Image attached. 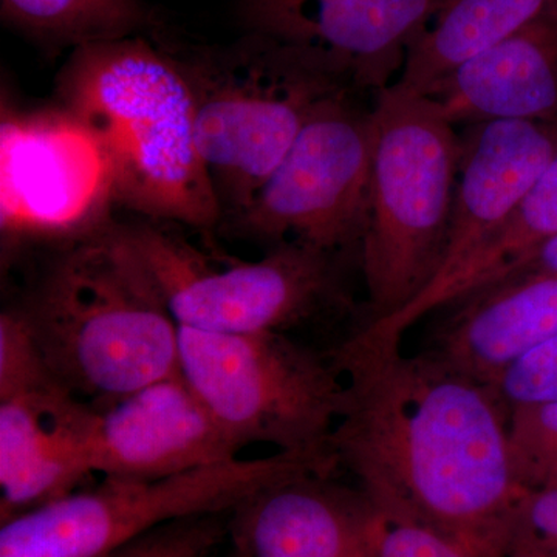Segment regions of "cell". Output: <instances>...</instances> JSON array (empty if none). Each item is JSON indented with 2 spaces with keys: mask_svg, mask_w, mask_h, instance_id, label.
<instances>
[{
  "mask_svg": "<svg viewBox=\"0 0 557 557\" xmlns=\"http://www.w3.org/2000/svg\"><path fill=\"white\" fill-rule=\"evenodd\" d=\"M505 409L557 403V335L528 351L490 386Z\"/></svg>",
  "mask_w": 557,
  "mask_h": 557,
  "instance_id": "cell-23",
  "label": "cell"
},
{
  "mask_svg": "<svg viewBox=\"0 0 557 557\" xmlns=\"http://www.w3.org/2000/svg\"><path fill=\"white\" fill-rule=\"evenodd\" d=\"M168 51L193 98L197 145L222 223L248 208L317 110L351 90L252 33L225 47Z\"/></svg>",
  "mask_w": 557,
  "mask_h": 557,
  "instance_id": "cell-4",
  "label": "cell"
},
{
  "mask_svg": "<svg viewBox=\"0 0 557 557\" xmlns=\"http://www.w3.org/2000/svg\"><path fill=\"white\" fill-rule=\"evenodd\" d=\"M239 454L180 372L97 408L91 465L102 478H171Z\"/></svg>",
  "mask_w": 557,
  "mask_h": 557,
  "instance_id": "cell-13",
  "label": "cell"
},
{
  "mask_svg": "<svg viewBox=\"0 0 557 557\" xmlns=\"http://www.w3.org/2000/svg\"><path fill=\"white\" fill-rule=\"evenodd\" d=\"M346 406L332 450L373 507L502 557L522 520L525 487L509 456V412L493 388L431 351L350 336L333 355Z\"/></svg>",
  "mask_w": 557,
  "mask_h": 557,
  "instance_id": "cell-1",
  "label": "cell"
},
{
  "mask_svg": "<svg viewBox=\"0 0 557 557\" xmlns=\"http://www.w3.org/2000/svg\"><path fill=\"white\" fill-rule=\"evenodd\" d=\"M502 557H553L544 548L539 547L522 528H519L515 541L509 545L507 553Z\"/></svg>",
  "mask_w": 557,
  "mask_h": 557,
  "instance_id": "cell-27",
  "label": "cell"
},
{
  "mask_svg": "<svg viewBox=\"0 0 557 557\" xmlns=\"http://www.w3.org/2000/svg\"><path fill=\"white\" fill-rule=\"evenodd\" d=\"M454 304L429 351L486 386L557 335V274L507 278Z\"/></svg>",
  "mask_w": 557,
  "mask_h": 557,
  "instance_id": "cell-17",
  "label": "cell"
},
{
  "mask_svg": "<svg viewBox=\"0 0 557 557\" xmlns=\"http://www.w3.org/2000/svg\"><path fill=\"white\" fill-rule=\"evenodd\" d=\"M215 516L182 520L124 545L104 557H203L220 537Z\"/></svg>",
  "mask_w": 557,
  "mask_h": 557,
  "instance_id": "cell-24",
  "label": "cell"
},
{
  "mask_svg": "<svg viewBox=\"0 0 557 557\" xmlns=\"http://www.w3.org/2000/svg\"><path fill=\"white\" fill-rule=\"evenodd\" d=\"M509 456L527 491L557 490V403L509 410Z\"/></svg>",
  "mask_w": 557,
  "mask_h": 557,
  "instance_id": "cell-21",
  "label": "cell"
},
{
  "mask_svg": "<svg viewBox=\"0 0 557 557\" xmlns=\"http://www.w3.org/2000/svg\"><path fill=\"white\" fill-rule=\"evenodd\" d=\"M556 153L557 121L469 124L460 137L445 259L432 284L456 270L505 225Z\"/></svg>",
  "mask_w": 557,
  "mask_h": 557,
  "instance_id": "cell-14",
  "label": "cell"
},
{
  "mask_svg": "<svg viewBox=\"0 0 557 557\" xmlns=\"http://www.w3.org/2000/svg\"><path fill=\"white\" fill-rule=\"evenodd\" d=\"M302 474L265 487L236 509L244 557H372L368 500Z\"/></svg>",
  "mask_w": 557,
  "mask_h": 557,
  "instance_id": "cell-16",
  "label": "cell"
},
{
  "mask_svg": "<svg viewBox=\"0 0 557 557\" xmlns=\"http://www.w3.org/2000/svg\"><path fill=\"white\" fill-rule=\"evenodd\" d=\"M109 200L104 161L65 113L3 121V233L67 244L108 222Z\"/></svg>",
  "mask_w": 557,
  "mask_h": 557,
  "instance_id": "cell-11",
  "label": "cell"
},
{
  "mask_svg": "<svg viewBox=\"0 0 557 557\" xmlns=\"http://www.w3.org/2000/svg\"><path fill=\"white\" fill-rule=\"evenodd\" d=\"M442 0H242L247 33L338 76L351 89L383 90Z\"/></svg>",
  "mask_w": 557,
  "mask_h": 557,
  "instance_id": "cell-10",
  "label": "cell"
},
{
  "mask_svg": "<svg viewBox=\"0 0 557 557\" xmlns=\"http://www.w3.org/2000/svg\"><path fill=\"white\" fill-rule=\"evenodd\" d=\"M520 528L539 547L557 557V490L527 494Z\"/></svg>",
  "mask_w": 557,
  "mask_h": 557,
  "instance_id": "cell-25",
  "label": "cell"
},
{
  "mask_svg": "<svg viewBox=\"0 0 557 557\" xmlns=\"http://www.w3.org/2000/svg\"><path fill=\"white\" fill-rule=\"evenodd\" d=\"M557 236V153L525 194L505 225L463 263L429 285L392 317L369 322L366 335L381 343H401L421 318L500 281L509 269Z\"/></svg>",
  "mask_w": 557,
  "mask_h": 557,
  "instance_id": "cell-18",
  "label": "cell"
},
{
  "mask_svg": "<svg viewBox=\"0 0 557 557\" xmlns=\"http://www.w3.org/2000/svg\"><path fill=\"white\" fill-rule=\"evenodd\" d=\"M333 457L231 458L163 479L102 478L0 528V557H104L182 520L236 511L260 491L302 474H330Z\"/></svg>",
  "mask_w": 557,
  "mask_h": 557,
  "instance_id": "cell-7",
  "label": "cell"
},
{
  "mask_svg": "<svg viewBox=\"0 0 557 557\" xmlns=\"http://www.w3.org/2000/svg\"><path fill=\"white\" fill-rule=\"evenodd\" d=\"M368 537L372 557H478L448 534L369 500Z\"/></svg>",
  "mask_w": 557,
  "mask_h": 557,
  "instance_id": "cell-22",
  "label": "cell"
},
{
  "mask_svg": "<svg viewBox=\"0 0 557 557\" xmlns=\"http://www.w3.org/2000/svg\"><path fill=\"white\" fill-rule=\"evenodd\" d=\"M426 97L454 126L557 121V3L522 30L450 70Z\"/></svg>",
  "mask_w": 557,
  "mask_h": 557,
  "instance_id": "cell-15",
  "label": "cell"
},
{
  "mask_svg": "<svg viewBox=\"0 0 557 557\" xmlns=\"http://www.w3.org/2000/svg\"><path fill=\"white\" fill-rule=\"evenodd\" d=\"M178 372L240 450L260 443L292 456L335 457L332 438L346 406L335 359L281 332L180 327Z\"/></svg>",
  "mask_w": 557,
  "mask_h": 557,
  "instance_id": "cell-6",
  "label": "cell"
},
{
  "mask_svg": "<svg viewBox=\"0 0 557 557\" xmlns=\"http://www.w3.org/2000/svg\"><path fill=\"white\" fill-rule=\"evenodd\" d=\"M537 274H557V236L545 242L542 247L534 249L531 255L516 263L497 282L512 277L537 276ZM497 282H494V284H497Z\"/></svg>",
  "mask_w": 557,
  "mask_h": 557,
  "instance_id": "cell-26",
  "label": "cell"
},
{
  "mask_svg": "<svg viewBox=\"0 0 557 557\" xmlns=\"http://www.w3.org/2000/svg\"><path fill=\"white\" fill-rule=\"evenodd\" d=\"M57 98L100 152L110 200L161 225H222L193 98L170 51L138 35L76 47Z\"/></svg>",
  "mask_w": 557,
  "mask_h": 557,
  "instance_id": "cell-2",
  "label": "cell"
},
{
  "mask_svg": "<svg viewBox=\"0 0 557 557\" xmlns=\"http://www.w3.org/2000/svg\"><path fill=\"white\" fill-rule=\"evenodd\" d=\"M557 0H442L395 84L429 95L450 70L515 35Z\"/></svg>",
  "mask_w": 557,
  "mask_h": 557,
  "instance_id": "cell-19",
  "label": "cell"
},
{
  "mask_svg": "<svg viewBox=\"0 0 557 557\" xmlns=\"http://www.w3.org/2000/svg\"><path fill=\"white\" fill-rule=\"evenodd\" d=\"M97 408L54 375L0 395L2 522L79 490L90 475Z\"/></svg>",
  "mask_w": 557,
  "mask_h": 557,
  "instance_id": "cell-12",
  "label": "cell"
},
{
  "mask_svg": "<svg viewBox=\"0 0 557 557\" xmlns=\"http://www.w3.org/2000/svg\"><path fill=\"white\" fill-rule=\"evenodd\" d=\"M16 310L51 373L95 408L178 372L180 327L131 226L60 245Z\"/></svg>",
  "mask_w": 557,
  "mask_h": 557,
  "instance_id": "cell-3",
  "label": "cell"
},
{
  "mask_svg": "<svg viewBox=\"0 0 557 557\" xmlns=\"http://www.w3.org/2000/svg\"><path fill=\"white\" fill-rule=\"evenodd\" d=\"M372 115L368 220L359 248L376 321L409 306L442 269L460 137L437 102L395 83L379 91Z\"/></svg>",
  "mask_w": 557,
  "mask_h": 557,
  "instance_id": "cell-5",
  "label": "cell"
},
{
  "mask_svg": "<svg viewBox=\"0 0 557 557\" xmlns=\"http://www.w3.org/2000/svg\"><path fill=\"white\" fill-rule=\"evenodd\" d=\"M178 327L214 333L281 332L335 296L333 255L278 245L259 260L207 255L161 223L131 226Z\"/></svg>",
  "mask_w": 557,
  "mask_h": 557,
  "instance_id": "cell-8",
  "label": "cell"
},
{
  "mask_svg": "<svg viewBox=\"0 0 557 557\" xmlns=\"http://www.w3.org/2000/svg\"><path fill=\"white\" fill-rule=\"evenodd\" d=\"M3 20L70 49L137 35L146 13L139 0H0Z\"/></svg>",
  "mask_w": 557,
  "mask_h": 557,
  "instance_id": "cell-20",
  "label": "cell"
},
{
  "mask_svg": "<svg viewBox=\"0 0 557 557\" xmlns=\"http://www.w3.org/2000/svg\"><path fill=\"white\" fill-rule=\"evenodd\" d=\"M372 110L350 91L317 110L248 208L230 222L242 236L336 255L361 244L373 153Z\"/></svg>",
  "mask_w": 557,
  "mask_h": 557,
  "instance_id": "cell-9",
  "label": "cell"
}]
</instances>
